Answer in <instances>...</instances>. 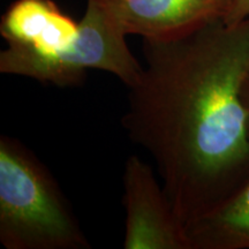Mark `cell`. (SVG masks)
I'll use <instances>...</instances> for the list:
<instances>
[{
    "label": "cell",
    "mask_w": 249,
    "mask_h": 249,
    "mask_svg": "<svg viewBox=\"0 0 249 249\" xmlns=\"http://www.w3.org/2000/svg\"><path fill=\"white\" fill-rule=\"evenodd\" d=\"M143 55L121 124L151 156L186 226L249 178V124L241 98L249 18L234 26L219 18L178 38L143 39Z\"/></svg>",
    "instance_id": "obj_1"
},
{
    "label": "cell",
    "mask_w": 249,
    "mask_h": 249,
    "mask_svg": "<svg viewBox=\"0 0 249 249\" xmlns=\"http://www.w3.org/2000/svg\"><path fill=\"white\" fill-rule=\"evenodd\" d=\"M0 244L6 249H90L57 179L24 143L0 136Z\"/></svg>",
    "instance_id": "obj_2"
},
{
    "label": "cell",
    "mask_w": 249,
    "mask_h": 249,
    "mask_svg": "<svg viewBox=\"0 0 249 249\" xmlns=\"http://www.w3.org/2000/svg\"><path fill=\"white\" fill-rule=\"evenodd\" d=\"M126 37L107 0H87L75 38L66 49L44 58L24 57L5 49L0 52V73L70 88L80 86L89 70H98L129 88L140 77L142 65L130 52Z\"/></svg>",
    "instance_id": "obj_3"
},
{
    "label": "cell",
    "mask_w": 249,
    "mask_h": 249,
    "mask_svg": "<svg viewBox=\"0 0 249 249\" xmlns=\"http://www.w3.org/2000/svg\"><path fill=\"white\" fill-rule=\"evenodd\" d=\"M124 249H191L181 222L150 165L132 155L124 163Z\"/></svg>",
    "instance_id": "obj_4"
},
{
    "label": "cell",
    "mask_w": 249,
    "mask_h": 249,
    "mask_svg": "<svg viewBox=\"0 0 249 249\" xmlns=\"http://www.w3.org/2000/svg\"><path fill=\"white\" fill-rule=\"evenodd\" d=\"M227 0H107L124 33L143 39L178 38L224 17Z\"/></svg>",
    "instance_id": "obj_5"
},
{
    "label": "cell",
    "mask_w": 249,
    "mask_h": 249,
    "mask_svg": "<svg viewBox=\"0 0 249 249\" xmlns=\"http://www.w3.org/2000/svg\"><path fill=\"white\" fill-rule=\"evenodd\" d=\"M79 22L53 0H15L0 21L6 50L24 57H51L73 42Z\"/></svg>",
    "instance_id": "obj_6"
},
{
    "label": "cell",
    "mask_w": 249,
    "mask_h": 249,
    "mask_svg": "<svg viewBox=\"0 0 249 249\" xmlns=\"http://www.w3.org/2000/svg\"><path fill=\"white\" fill-rule=\"evenodd\" d=\"M186 233L191 249H249V178Z\"/></svg>",
    "instance_id": "obj_7"
},
{
    "label": "cell",
    "mask_w": 249,
    "mask_h": 249,
    "mask_svg": "<svg viewBox=\"0 0 249 249\" xmlns=\"http://www.w3.org/2000/svg\"><path fill=\"white\" fill-rule=\"evenodd\" d=\"M249 18V0H227L223 21L227 26H234Z\"/></svg>",
    "instance_id": "obj_8"
},
{
    "label": "cell",
    "mask_w": 249,
    "mask_h": 249,
    "mask_svg": "<svg viewBox=\"0 0 249 249\" xmlns=\"http://www.w3.org/2000/svg\"><path fill=\"white\" fill-rule=\"evenodd\" d=\"M241 98H242V102H244L246 111H247L248 124H249V68H248L247 74H246V76L244 79V83H242Z\"/></svg>",
    "instance_id": "obj_9"
}]
</instances>
